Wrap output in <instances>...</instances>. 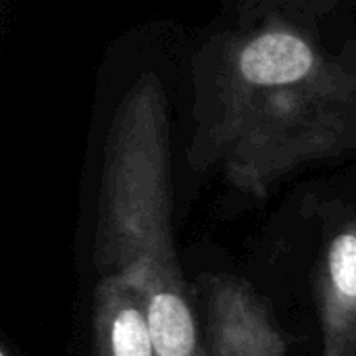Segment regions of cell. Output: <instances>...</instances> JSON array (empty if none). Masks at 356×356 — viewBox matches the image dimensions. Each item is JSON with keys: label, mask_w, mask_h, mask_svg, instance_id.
Here are the masks:
<instances>
[{"label": "cell", "mask_w": 356, "mask_h": 356, "mask_svg": "<svg viewBox=\"0 0 356 356\" xmlns=\"http://www.w3.org/2000/svg\"><path fill=\"white\" fill-rule=\"evenodd\" d=\"M209 79L207 163L265 196L296 167L356 148V63L284 23L229 35Z\"/></svg>", "instance_id": "1"}, {"label": "cell", "mask_w": 356, "mask_h": 356, "mask_svg": "<svg viewBox=\"0 0 356 356\" xmlns=\"http://www.w3.org/2000/svg\"><path fill=\"white\" fill-rule=\"evenodd\" d=\"M96 263L138 290L156 356H204L198 305L173 244L167 113L154 77L127 92L106 140Z\"/></svg>", "instance_id": "2"}, {"label": "cell", "mask_w": 356, "mask_h": 356, "mask_svg": "<svg viewBox=\"0 0 356 356\" xmlns=\"http://www.w3.org/2000/svg\"><path fill=\"white\" fill-rule=\"evenodd\" d=\"M196 305L204 356H288L269 307L244 282L204 275L198 282Z\"/></svg>", "instance_id": "3"}, {"label": "cell", "mask_w": 356, "mask_h": 356, "mask_svg": "<svg viewBox=\"0 0 356 356\" xmlns=\"http://www.w3.org/2000/svg\"><path fill=\"white\" fill-rule=\"evenodd\" d=\"M323 332L321 356H356V227L338 229L321 252L315 275Z\"/></svg>", "instance_id": "4"}, {"label": "cell", "mask_w": 356, "mask_h": 356, "mask_svg": "<svg viewBox=\"0 0 356 356\" xmlns=\"http://www.w3.org/2000/svg\"><path fill=\"white\" fill-rule=\"evenodd\" d=\"M92 340L94 356H156L142 298L117 271H102L96 284Z\"/></svg>", "instance_id": "5"}, {"label": "cell", "mask_w": 356, "mask_h": 356, "mask_svg": "<svg viewBox=\"0 0 356 356\" xmlns=\"http://www.w3.org/2000/svg\"><path fill=\"white\" fill-rule=\"evenodd\" d=\"M0 356H6V355H4V353H2V350H0Z\"/></svg>", "instance_id": "6"}]
</instances>
